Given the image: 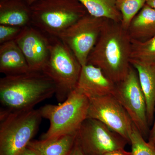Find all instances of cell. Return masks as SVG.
Segmentation results:
<instances>
[{
  "mask_svg": "<svg viewBox=\"0 0 155 155\" xmlns=\"http://www.w3.org/2000/svg\"><path fill=\"white\" fill-rule=\"evenodd\" d=\"M146 4L155 9V0H147Z\"/></svg>",
  "mask_w": 155,
  "mask_h": 155,
  "instance_id": "cell-27",
  "label": "cell"
},
{
  "mask_svg": "<svg viewBox=\"0 0 155 155\" xmlns=\"http://www.w3.org/2000/svg\"><path fill=\"white\" fill-rule=\"evenodd\" d=\"M136 70L142 90L146 102L149 125L153 122L155 110V64L130 61Z\"/></svg>",
  "mask_w": 155,
  "mask_h": 155,
  "instance_id": "cell-14",
  "label": "cell"
},
{
  "mask_svg": "<svg viewBox=\"0 0 155 155\" xmlns=\"http://www.w3.org/2000/svg\"><path fill=\"white\" fill-rule=\"evenodd\" d=\"M70 155H86L80 146L76 138V141Z\"/></svg>",
  "mask_w": 155,
  "mask_h": 155,
  "instance_id": "cell-23",
  "label": "cell"
},
{
  "mask_svg": "<svg viewBox=\"0 0 155 155\" xmlns=\"http://www.w3.org/2000/svg\"><path fill=\"white\" fill-rule=\"evenodd\" d=\"M77 136L76 132L51 139L32 140L27 147L39 155H70Z\"/></svg>",
  "mask_w": 155,
  "mask_h": 155,
  "instance_id": "cell-17",
  "label": "cell"
},
{
  "mask_svg": "<svg viewBox=\"0 0 155 155\" xmlns=\"http://www.w3.org/2000/svg\"><path fill=\"white\" fill-rule=\"evenodd\" d=\"M87 118L99 120L130 143L133 123L114 95L91 98Z\"/></svg>",
  "mask_w": 155,
  "mask_h": 155,
  "instance_id": "cell-10",
  "label": "cell"
},
{
  "mask_svg": "<svg viewBox=\"0 0 155 155\" xmlns=\"http://www.w3.org/2000/svg\"><path fill=\"white\" fill-rule=\"evenodd\" d=\"M18 155H39L38 154L31 149L29 147H27L25 149L23 150Z\"/></svg>",
  "mask_w": 155,
  "mask_h": 155,
  "instance_id": "cell-26",
  "label": "cell"
},
{
  "mask_svg": "<svg viewBox=\"0 0 155 155\" xmlns=\"http://www.w3.org/2000/svg\"><path fill=\"white\" fill-rule=\"evenodd\" d=\"M94 17L105 18L120 23L122 16L117 7V0H77Z\"/></svg>",
  "mask_w": 155,
  "mask_h": 155,
  "instance_id": "cell-18",
  "label": "cell"
},
{
  "mask_svg": "<svg viewBox=\"0 0 155 155\" xmlns=\"http://www.w3.org/2000/svg\"><path fill=\"white\" fill-rule=\"evenodd\" d=\"M109 21L87 13L58 38L72 51L82 67L87 64L90 54Z\"/></svg>",
  "mask_w": 155,
  "mask_h": 155,
  "instance_id": "cell-7",
  "label": "cell"
},
{
  "mask_svg": "<svg viewBox=\"0 0 155 155\" xmlns=\"http://www.w3.org/2000/svg\"><path fill=\"white\" fill-rule=\"evenodd\" d=\"M30 25L22 28L14 40L21 50L30 71H41L49 56V38Z\"/></svg>",
  "mask_w": 155,
  "mask_h": 155,
  "instance_id": "cell-11",
  "label": "cell"
},
{
  "mask_svg": "<svg viewBox=\"0 0 155 155\" xmlns=\"http://www.w3.org/2000/svg\"><path fill=\"white\" fill-rule=\"evenodd\" d=\"M131 40L144 41L155 35V9L146 4L127 29Z\"/></svg>",
  "mask_w": 155,
  "mask_h": 155,
  "instance_id": "cell-16",
  "label": "cell"
},
{
  "mask_svg": "<svg viewBox=\"0 0 155 155\" xmlns=\"http://www.w3.org/2000/svg\"><path fill=\"white\" fill-rule=\"evenodd\" d=\"M50 38L49 56L41 71L54 81L56 99L61 103L76 88L82 66L64 42L56 37Z\"/></svg>",
  "mask_w": 155,
  "mask_h": 155,
  "instance_id": "cell-4",
  "label": "cell"
},
{
  "mask_svg": "<svg viewBox=\"0 0 155 155\" xmlns=\"http://www.w3.org/2000/svg\"><path fill=\"white\" fill-rule=\"evenodd\" d=\"M31 23L30 6L25 0H0V25L24 28Z\"/></svg>",
  "mask_w": 155,
  "mask_h": 155,
  "instance_id": "cell-15",
  "label": "cell"
},
{
  "mask_svg": "<svg viewBox=\"0 0 155 155\" xmlns=\"http://www.w3.org/2000/svg\"><path fill=\"white\" fill-rule=\"evenodd\" d=\"M134 124L130 136L132 155H155V147L145 141Z\"/></svg>",
  "mask_w": 155,
  "mask_h": 155,
  "instance_id": "cell-21",
  "label": "cell"
},
{
  "mask_svg": "<svg viewBox=\"0 0 155 155\" xmlns=\"http://www.w3.org/2000/svg\"><path fill=\"white\" fill-rule=\"evenodd\" d=\"M54 81L42 71L5 75L0 79L1 110H27L55 94Z\"/></svg>",
  "mask_w": 155,
  "mask_h": 155,
  "instance_id": "cell-2",
  "label": "cell"
},
{
  "mask_svg": "<svg viewBox=\"0 0 155 155\" xmlns=\"http://www.w3.org/2000/svg\"><path fill=\"white\" fill-rule=\"evenodd\" d=\"M30 8L32 25L56 37L87 13L77 0H38Z\"/></svg>",
  "mask_w": 155,
  "mask_h": 155,
  "instance_id": "cell-5",
  "label": "cell"
},
{
  "mask_svg": "<svg viewBox=\"0 0 155 155\" xmlns=\"http://www.w3.org/2000/svg\"><path fill=\"white\" fill-rule=\"evenodd\" d=\"M25 1L30 6L31 5H32L35 2L38 1V0H25Z\"/></svg>",
  "mask_w": 155,
  "mask_h": 155,
  "instance_id": "cell-28",
  "label": "cell"
},
{
  "mask_svg": "<svg viewBox=\"0 0 155 155\" xmlns=\"http://www.w3.org/2000/svg\"><path fill=\"white\" fill-rule=\"evenodd\" d=\"M104 155H132L131 152H127L124 149H121L115 150L106 153Z\"/></svg>",
  "mask_w": 155,
  "mask_h": 155,
  "instance_id": "cell-25",
  "label": "cell"
},
{
  "mask_svg": "<svg viewBox=\"0 0 155 155\" xmlns=\"http://www.w3.org/2000/svg\"><path fill=\"white\" fill-rule=\"evenodd\" d=\"M125 109L133 124L143 137L150 133L145 98L137 72L130 67L127 76L116 84L114 95Z\"/></svg>",
  "mask_w": 155,
  "mask_h": 155,
  "instance_id": "cell-8",
  "label": "cell"
},
{
  "mask_svg": "<svg viewBox=\"0 0 155 155\" xmlns=\"http://www.w3.org/2000/svg\"><path fill=\"white\" fill-rule=\"evenodd\" d=\"M151 130H150L149 137L148 142L150 144L155 147V110L154 113V118Z\"/></svg>",
  "mask_w": 155,
  "mask_h": 155,
  "instance_id": "cell-24",
  "label": "cell"
},
{
  "mask_svg": "<svg viewBox=\"0 0 155 155\" xmlns=\"http://www.w3.org/2000/svg\"><path fill=\"white\" fill-rule=\"evenodd\" d=\"M89 103L88 98L76 88L58 105L46 104L39 108L42 118L50 122L48 129L41 139H51L77 132L87 118Z\"/></svg>",
  "mask_w": 155,
  "mask_h": 155,
  "instance_id": "cell-3",
  "label": "cell"
},
{
  "mask_svg": "<svg viewBox=\"0 0 155 155\" xmlns=\"http://www.w3.org/2000/svg\"><path fill=\"white\" fill-rule=\"evenodd\" d=\"M42 117L39 109L0 110V155H18L38 131Z\"/></svg>",
  "mask_w": 155,
  "mask_h": 155,
  "instance_id": "cell-6",
  "label": "cell"
},
{
  "mask_svg": "<svg viewBox=\"0 0 155 155\" xmlns=\"http://www.w3.org/2000/svg\"><path fill=\"white\" fill-rule=\"evenodd\" d=\"M77 139L86 155H104L125 148L128 142L102 122L87 118L78 130Z\"/></svg>",
  "mask_w": 155,
  "mask_h": 155,
  "instance_id": "cell-9",
  "label": "cell"
},
{
  "mask_svg": "<svg viewBox=\"0 0 155 155\" xmlns=\"http://www.w3.org/2000/svg\"><path fill=\"white\" fill-rule=\"evenodd\" d=\"M147 0H117V7L122 16L121 26L127 30L130 22L146 4Z\"/></svg>",
  "mask_w": 155,
  "mask_h": 155,
  "instance_id": "cell-20",
  "label": "cell"
},
{
  "mask_svg": "<svg viewBox=\"0 0 155 155\" xmlns=\"http://www.w3.org/2000/svg\"><path fill=\"white\" fill-rule=\"evenodd\" d=\"M31 72L22 51L14 40L0 45V72L5 75Z\"/></svg>",
  "mask_w": 155,
  "mask_h": 155,
  "instance_id": "cell-13",
  "label": "cell"
},
{
  "mask_svg": "<svg viewBox=\"0 0 155 155\" xmlns=\"http://www.w3.org/2000/svg\"><path fill=\"white\" fill-rule=\"evenodd\" d=\"M132 42L120 23L109 21L89 56L87 64L100 68L116 84L127 76L130 67Z\"/></svg>",
  "mask_w": 155,
  "mask_h": 155,
  "instance_id": "cell-1",
  "label": "cell"
},
{
  "mask_svg": "<svg viewBox=\"0 0 155 155\" xmlns=\"http://www.w3.org/2000/svg\"><path fill=\"white\" fill-rule=\"evenodd\" d=\"M116 86L100 68L87 64L81 68L76 88L91 98L114 95Z\"/></svg>",
  "mask_w": 155,
  "mask_h": 155,
  "instance_id": "cell-12",
  "label": "cell"
},
{
  "mask_svg": "<svg viewBox=\"0 0 155 155\" xmlns=\"http://www.w3.org/2000/svg\"><path fill=\"white\" fill-rule=\"evenodd\" d=\"M130 60L142 63L155 64V35L144 41L131 40Z\"/></svg>",
  "mask_w": 155,
  "mask_h": 155,
  "instance_id": "cell-19",
  "label": "cell"
},
{
  "mask_svg": "<svg viewBox=\"0 0 155 155\" xmlns=\"http://www.w3.org/2000/svg\"><path fill=\"white\" fill-rule=\"evenodd\" d=\"M22 27L0 25V44L14 40L22 30Z\"/></svg>",
  "mask_w": 155,
  "mask_h": 155,
  "instance_id": "cell-22",
  "label": "cell"
}]
</instances>
